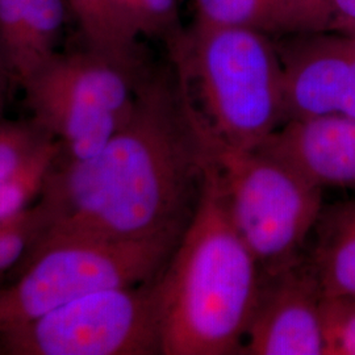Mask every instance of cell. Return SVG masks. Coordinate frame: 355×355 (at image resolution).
Here are the masks:
<instances>
[{"label":"cell","mask_w":355,"mask_h":355,"mask_svg":"<svg viewBox=\"0 0 355 355\" xmlns=\"http://www.w3.org/2000/svg\"><path fill=\"white\" fill-rule=\"evenodd\" d=\"M205 174L207 150L173 70L152 64L127 123L102 150L85 161L58 157L51 167L37 199L42 236H182L200 203Z\"/></svg>","instance_id":"6da1fadb"},{"label":"cell","mask_w":355,"mask_h":355,"mask_svg":"<svg viewBox=\"0 0 355 355\" xmlns=\"http://www.w3.org/2000/svg\"><path fill=\"white\" fill-rule=\"evenodd\" d=\"M261 282L207 159L200 203L155 279L161 354H240Z\"/></svg>","instance_id":"7a4b0ae2"},{"label":"cell","mask_w":355,"mask_h":355,"mask_svg":"<svg viewBox=\"0 0 355 355\" xmlns=\"http://www.w3.org/2000/svg\"><path fill=\"white\" fill-rule=\"evenodd\" d=\"M165 46L179 99L205 149H254L286 123L274 38L192 23Z\"/></svg>","instance_id":"3957f363"},{"label":"cell","mask_w":355,"mask_h":355,"mask_svg":"<svg viewBox=\"0 0 355 355\" xmlns=\"http://www.w3.org/2000/svg\"><path fill=\"white\" fill-rule=\"evenodd\" d=\"M182 236L144 240L76 233L41 236L19 277L0 288V333L85 295L157 279Z\"/></svg>","instance_id":"277c9868"},{"label":"cell","mask_w":355,"mask_h":355,"mask_svg":"<svg viewBox=\"0 0 355 355\" xmlns=\"http://www.w3.org/2000/svg\"><path fill=\"white\" fill-rule=\"evenodd\" d=\"M152 64L83 46L58 51L21 89L32 120L61 146L66 161L101 152L127 123Z\"/></svg>","instance_id":"5b68a950"},{"label":"cell","mask_w":355,"mask_h":355,"mask_svg":"<svg viewBox=\"0 0 355 355\" xmlns=\"http://www.w3.org/2000/svg\"><path fill=\"white\" fill-rule=\"evenodd\" d=\"M205 150L229 218L262 275L302 258L324 207L322 189L261 148Z\"/></svg>","instance_id":"8992f818"},{"label":"cell","mask_w":355,"mask_h":355,"mask_svg":"<svg viewBox=\"0 0 355 355\" xmlns=\"http://www.w3.org/2000/svg\"><path fill=\"white\" fill-rule=\"evenodd\" d=\"M10 355L161 354L155 280L94 292L0 333Z\"/></svg>","instance_id":"52a82bcc"},{"label":"cell","mask_w":355,"mask_h":355,"mask_svg":"<svg viewBox=\"0 0 355 355\" xmlns=\"http://www.w3.org/2000/svg\"><path fill=\"white\" fill-rule=\"evenodd\" d=\"M283 70L286 121L355 119V38L312 33L275 40Z\"/></svg>","instance_id":"ba28073f"},{"label":"cell","mask_w":355,"mask_h":355,"mask_svg":"<svg viewBox=\"0 0 355 355\" xmlns=\"http://www.w3.org/2000/svg\"><path fill=\"white\" fill-rule=\"evenodd\" d=\"M322 291L308 257L262 275L243 355H324L320 306Z\"/></svg>","instance_id":"9c48e42d"},{"label":"cell","mask_w":355,"mask_h":355,"mask_svg":"<svg viewBox=\"0 0 355 355\" xmlns=\"http://www.w3.org/2000/svg\"><path fill=\"white\" fill-rule=\"evenodd\" d=\"M318 187L355 191V119L321 116L286 121L261 146Z\"/></svg>","instance_id":"30bf717a"},{"label":"cell","mask_w":355,"mask_h":355,"mask_svg":"<svg viewBox=\"0 0 355 355\" xmlns=\"http://www.w3.org/2000/svg\"><path fill=\"white\" fill-rule=\"evenodd\" d=\"M66 0H0V44L20 87L60 51Z\"/></svg>","instance_id":"8fae6325"},{"label":"cell","mask_w":355,"mask_h":355,"mask_svg":"<svg viewBox=\"0 0 355 355\" xmlns=\"http://www.w3.org/2000/svg\"><path fill=\"white\" fill-rule=\"evenodd\" d=\"M193 23L246 28L274 40L327 33L318 0H193Z\"/></svg>","instance_id":"7c38bea8"},{"label":"cell","mask_w":355,"mask_h":355,"mask_svg":"<svg viewBox=\"0 0 355 355\" xmlns=\"http://www.w3.org/2000/svg\"><path fill=\"white\" fill-rule=\"evenodd\" d=\"M308 257L322 296H355V200L322 207Z\"/></svg>","instance_id":"4fadbf2b"},{"label":"cell","mask_w":355,"mask_h":355,"mask_svg":"<svg viewBox=\"0 0 355 355\" xmlns=\"http://www.w3.org/2000/svg\"><path fill=\"white\" fill-rule=\"evenodd\" d=\"M83 46L120 60L145 58L140 41L121 24L114 0H66Z\"/></svg>","instance_id":"5bb4252c"},{"label":"cell","mask_w":355,"mask_h":355,"mask_svg":"<svg viewBox=\"0 0 355 355\" xmlns=\"http://www.w3.org/2000/svg\"><path fill=\"white\" fill-rule=\"evenodd\" d=\"M119 19L136 40L155 38L168 44L184 29L179 0H114Z\"/></svg>","instance_id":"9a60e30c"},{"label":"cell","mask_w":355,"mask_h":355,"mask_svg":"<svg viewBox=\"0 0 355 355\" xmlns=\"http://www.w3.org/2000/svg\"><path fill=\"white\" fill-rule=\"evenodd\" d=\"M60 154L61 146L54 140L28 165L0 179V221L20 214L38 199Z\"/></svg>","instance_id":"2e32d148"},{"label":"cell","mask_w":355,"mask_h":355,"mask_svg":"<svg viewBox=\"0 0 355 355\" xmlns=\"http://www.w3.org/2000/svg\"><path fill=\"white\" fill-rule=\"evenodd\" d=\"M54 139L31 119L0 120V179L33 161Z\"/></svg>","instance_id":"e0dca14e"},{"label":"cell","mask_w":355,"mask_h":355,"mask_svg":"<svg viewBox=\"0 0 355 355\" xmlns=\"http://www.w3.org/2000/svg\"><path fill=\"white\" fill-rule=\"evenodd\" d=\"M44 229L37 204L0 223V278L26 261Z\"/></svg>","instance_id":"ac0fdd59"},{"label":"cell","mask_w":355,"mask_h":355,"mask_svg":"<svg viewBox=\"0 0 355 355\" xmlns=\"http://www.w3.org/2000/svg\"><path fill=\"white\" fill-rule=\"evenodd\" d=\"M324 355H355V296H322Z\"/></svg>","instance_id":"d6986e66"},{"label":"cell","mask_w":355,"mask_h":355,"mask_svg":"<svg viewBox=\"0 0 355 355\" xmlns=\"http://www.w3.org/2000/svg\"><path fill=\"white\" fill-rule=\"evenodd\" d=\"M327 33L352 35L355 31V0H318Z\"/></svg>","instance_id":"ffe728a7"},{"label":"cell","mask_w":355,"mask_h":355,"mask_svg":"<svg viewBox=\"0 0 355 355\" xmlns=\"http://www.w3.org/2000/svg\"><path fill=\"white\" fill-rule=\"evenodd\" d=\"M15 86H19L17 79L0 44V120L4 119V112Z\"/></svg>","instance_id":"44dd1931"},{"label":"cell","mask_w":355,"mask_h":355,"mask_svg":"<svg viewBox=\"0 0 355 355\" xmlns=\"http://www.w3.org/2000/svg\"><path fill=\"white\" fill-rule=\"evenodd\" d=\"M349 36H352V37L355 38V31H354V32H353V33H352V35H349Z\"/></svg>","instance_id":"7402d4cb"},{"label":"cell","mask_w":355,"mask_h":355,"mask_svg":"<svg viewBox=\"0 0 355 355\" xmlns=\"http://www.w3.org/2000/svg\"><path fill=\"white\" fill-rule=\"evenodd\" d=\"M0 223H1V221H0Z\"/></svg>","instance_id":"603a6c76"}]
</instances>
